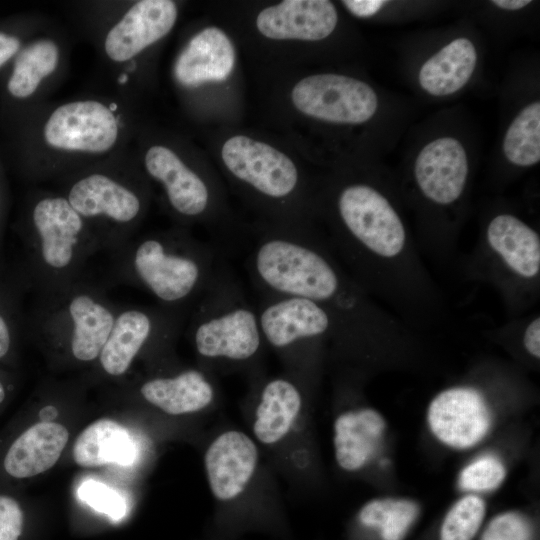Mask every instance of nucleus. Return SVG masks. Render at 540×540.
<instances>
[{
  "label": "nucleus",
  "mask_w": 540,
  "mask_h": 540,
  "mask_svg": "<svg viewBox=\"0 0 540 540\" xmlns=\"http://www.w3.org/2000/svg\"><path fill=\"white\" fill-rule=\"evenodd\" d=\"M246 268L260 294L300 297L323 309L335 355L369 363L418 344L417 331L354 279L327 240L305 228L278 226L259 234Z\"/></svg>",
  "instance_id": "obj_1"
},
{
  "label": "nucleus",
  "mask_w": 540,
  "mask_h": 540,
  "mask_svg": "<svg viewBox=\"0 0 540 540\" xmlns=\"http://www.w3.org/2000/svg\"><path fill=\"white\" fill-rule=\"evenodd\" d=\"M18 168L31 181L57 180L126 150V97L90 95L37 107L14 123Z\"/></svg>",
  "instance_id": "obj_2"
},
{
  "label": "nucleus",
  "mask_w": 540,
  "mask_h": 540,
  "mask_svg": "<svg viewBox=\"0 0 540 540\" xmlns=\"http://www.w3.org/2000/svg\"><path fill=\"white\" fill-rule=\"evenodd\" d=\"M19 253L8 264L26 292L63 289L84 275L88 260L101 251L82 217L58 191L35 190L15 223Z\"/></svg>",
  "instance_id": "obj_3"
},
{
  "label": "nucleus",
  "mask_w": 540,
  "mask_h": 540,
  "mask_svg": "<svg viewBox=\"0 0 540 540\" xmlns=\"http://www.w3.org/2000/svg\"><path fill=\"white\" fill-rule=\"evenodd\" d=\"M109 256L107 285L141 289L158 305L187 312L224 265L214 246L182 227L133 237Z\"/></svg>",
  "instance_id": "obj_4"
},
{
  "label": "nucleus",
  "mask_w": 540,
  "mask_h": 540,
  "mask_svg": "<svg viewBox=\"0 0 540 540\" xmlns=\"http://www.w3.org/2000/svg\"><path fill=\"white\" fill-rule=\"evenodd\" d=\"M60 190L111 253L134 237L147 210L148 180L126 150L59 179Z\"/></svg>",
  "instance_id": "obj_5"
},
{
  "label": "nucleus",
  "mask_w": 540,
  "mask_h": 540,
  "mask_svg": "<svg viewBox=\"0 0 540 540\" xmlns=\"http://www.w3.org/2000/svg\"><path fill=\"white\" fill-rule=\"evenodd\" d=\"M188 336L202 363L214 369H251L266 345L257 308L224 264L189 313Z\"/></svg>",
  "instance_id": "obj_6"
},
{
  "label": "nucleus",
  "mask_w": 540,
  "mask_h": 540,
  "mask_svg": "<svg viewBox=\"0 0 540 540\" xmlns=\"http://www.w3.org/2000/svg\"><path fill=\"white\" fill-rule=\"evenodd\" d=\"M107 287L83 275L63 289L36 294L26 311V333L75 363L96 361L119 308Z\"/></svg>",
  "instance_id": "obj_7"
},
{
  "label": "nucleus",
  "mask_w": 540,
  "mask_h": 540,
  "mask_svg": "<svg viewBox=\"0 0 540 540\" xmlns=\"http://www.w3.org/2000/svg\"><path fill=\"white\" fill-rule=\"evenodd\" d=\"M464 273L493 286L510 318L526 314L540 297L538 231L512 213H497L486 223Z\"/></svg>",
  "instance_id": "obj_8"
},
{
  "label": "nucleus",
  "mask_w": 540,
  "mask_h": 540,
  "mask_svg": "<svg viewBox=\"0 0 540 540\" xmlns=\"http://www.w3.org/2000/svg\"><path fill=\"white\" fill-rule=\"evenodd\" d=\"M256 308L266 347L276 353L287 373L310 386L333 346L326 312L304 298L271 294H261Z\"/></svg>",
  "instance_id": "obj_9"
},
{
  "label": "nucleus",
  "mask_w": 540,
  "mask_h": 540,
  "mask_svg": "<svg viewBox=\"0 0 540 540\" xmlns=\"http://www.w3.org/2000/svg\"><path fill=\"white\" fill-rule=\"evenodd\" d=\"M177 17V5L171 0L125 3L117 13L105 16L97 43L120 95L126 97L139 57L169 34Z\"/></svg>",
  "instance_id": "obj_10"
},
{
  "label": "nucleus",
  "mask_w": 540,
  "mask_h": 540,
  "mask_svg": "<svg viewBox=\"0 0 540 540\" xmlns=\"http://www.w3.org/2000/svg\"><path fill=\"white\" fill-rule=\"evenodd\" d=\"M190 312L160 305H120L109 336L97 358L107 376L120 377L144 353H161L171 347Z\"/></svg>",
  "instance_id": "obj_11"
},
{
  "label": "nucleus",
  "mask_w": 540,
  "mask_h": 540,
  "mask_svg": "<svg viewBox=\"0 0 540 540\" xmlns=\"http://www.w3.org/2000/svg\"><path fill=\"white\" fill-rule=\"evenodd\" d=\"M64 39L57 33H36L21 49L2 82L3 104L12 124L37 108V102L60 77L66 64Z\"/></svg>",
  "instance_id": "obj_12"
},
{
  "label": "nucleus",
  "mask_w": 540,
  "mask_h": 540,
  "mask_svg": "<svg viewBox=\"0 0 540 540\" xmlns=\"http://www.w3.org/2000/svg\"><path fill=\"white\" fill-rule=\"evenodd\" d=\"M493 408L477 382L451 384L438 391L426 410L427 427L441 445L465 451L478 446L493 426Z\"/></svg>",
  "instance_id": "obj_13"
},
{
  "label": "nucleus",
  "mask_w": 540,
  "mask_h": 540,
  "mask_svg": "<svg viewBox=\"0 0 540 540\" xmlns=\"http://www.w3.org/2000/svg\"><path fill=\"white\" fill-rule=\"evenodd\" d=\"M291 97L303 114L331 123L361 124L378 109L377 94L369 84L340 74L305 77L294 86Z\"/></svg>",
  "instance_id": "obj_14"
},
{
  "label": "nucleus",
  "mask_w": 540,
  "mask_h": 540,
  "mask_svg": "<svg viewBox=\"0 0 540 540\" xmlns=\"http://www.w3.org/2000/svg\"><path fill=\"white\" fill-rule=\"evenodd\" d=\"M139 168L148 181L160 187L165 206L181 225L207 217L212 206L211 188L173 148L149 145L140 157Z\"/></svg>",
  "instance_id": "obj_15"
},
{
  "label": "nucleus",
  "mask_w": 540,
  "mask_h": 540,
  "mask_svg": "<svg viewBox=\"0 0 540 540\" xmlns=\"http://www.w3.org/2000/svg\"><path fill=\"white\" fill-rule=\"evenodd\" d=\"M221 155L233 177L263 198L285 201L298 189L299 173L294 162L264 142L233 136L223 144Z\"/></svg>",
  "instance_id": "obj_16"
},
{
  "label": "nucleus",
  "mask_w": 540,
  "mask_h": 540,
  "mask_svg": "<svg viewBox=\"0 0 540 540\" xmlns=\"http://www.w3.org/2000/svg\"><path fill=\"white\" fill-rule=\"evenodd\" d=\"M308 387L287 372L256 380L251 426L257 444L277 447L295 433L305 411Z\"/></svg>",
  "instance_id": "obj_17"
},
{
  "label": "nucleus",
  "mask_w": 540,
  "mask_h": 540,
  "mask_svg": "<svg viewBox=\"0 0 540 540\" xmlns=\"http://www.w3.org/2000/svg\"><path fill=\"white\" fill-rule=\"evenodd\" d=\"M469 161L462 143L451 136L428 142L413 165L416 191L426 205L448 210L458 205L466 191Z\"/></svg>",
  "instance_id": "obj_18"
},
{
  "label": "nucleus",
  "mask_w": 540,
  "mask_h": 540,
  "mask_svg": "<svg viewBox=\"0 0 540 540\" xmlns=\"http://www.w3.org/2000/svg\"><path fill=\"white\" fill-rule=\"evenodd\" d=\"M260 466L257 442L249 434L229 429L216 435L204 454V467L212 496L229 503L244 496Z\"/></svg>",
  "instance_id": "obj_19"
},
{
  "label": "nucleus",
  "mask_w": 540,
  "mask_h": 540,
  "mask_svg": "<svg viewBox=\"0 0 540 540\" xmlns=\"http://www.w3.org/2000/svg\"><path fill=\"white\" fill-rule=\"evenodd\" d=\"M388 425L385 417L370 406L342 410L333 422V450L338 467L348 473L366 469L377 458Z\"/></svg>",
  "instance_id": "obj_20"
},
{
  "label": "nucleus",
  "mask_w": 540,
  "mask_h": 540,
  "mask_svg": "<svg viewBox=\"0 0 540 540\" xmlns=\"http://www.w3.org/2000/svg\"><path fill=\"white\" fill-rule=\"evenodd\" d=\"M138 393L147 403L170 415L204 411L218 397L213 375L203 367L156 374L140 384Z\"/></svg>",
  "instance_id": "obj_21"
},
{
  "label": "nucleus",
  "mask_w": 540,
  "mask_h": 540,
  "mask_svg": "<svg viewBox=\"0 0 540 540\" xmlns=\"http://www.w3.org/2000/svg\"><path fill=\"white\" fill-rule=\"evenodd\" d=\"M336 7L328 0H285L257 16L259 32L274 40L318 41L336 28Z\"/></svg>",
  "instance_id": "obj_22"
},
{
  "label": "nucleus",
  "mask_w": 540,
  "mask_h": 540,
  "mask_svg": "<svg viewBox=\"0 0 540 540\" xmlns=\"http://www.w3.org/2000/svg\"><path fill=\"white\" fill-rule=\"evenodd\" d=\"M234 63L235 49L228 36L217 27H207L190 38L178 53L173 77L182 88L192 89L226 80Z\"/></svg>",
  "instance_id": "obj_23"
},
{
  "label": "nucleus",
  "mask_w": 540,
  "mask_h": 540,
  "mask_svg": "<svg viewBox=\"0 0 540 540\" xmlns=\"http://www.w3.org/2000/svg\"><path fill=\"white\" fill-rule=\"evenodd\" d=\"M69 438L68 430L55 422H40L24 431L11 445L6 472L15 478L41 474L55 465Z\"/></svg>",
  "instance_id": "obj_24"
},
{
  "label": "nucleus",
  "mask_w": 540,
  "mask_h": 540,
  "mask_svg": "<svg viewBox=\"0 0 540 540\" xmlns=\"http://www.w3.org/2000/svg\"><path fill=\"white\" fill-rule=\"evenodd\" d=\"M477 60L474 43L466 37L455 38L423 63L418 82L434 97L454 94L471 79Z\"/></svg>",
  "instance_id": "obj_25"
},
{
  "label": "nucleus",
  "mask_w": 540,
  "mask_h": 540,
  "mask_svg": "<svg viewBox=\"0 0 540 540\" xmlns=\"http://www.w3.org/2000/svg\"><path fill=\"white\" fill-rule=\"evenodd\" d=\"M134 457L135 445L128 430L108 418L99 419L87 426L73 447L74 461L81 467L129 465Z\"/></svg>",
  "instance_id": "obj_26"
},
{
  "label": "nucleus",
  "mask_w": 540,
  "mask_h": 540,
  "mask_svg": "<svg viewBox=\"0 0 540 540\" xmlns=\"http://www.w3.org/2000/svg\"><path fill=\"white\" fill-rule=\"evenodd\" d=\"M420 514L419 504L408 497H376L364 503L358 520L377 531L381 540H404Z\"/></svg>",
  "instance_id": "obj_27"
},
{
  "label": "nucleus",
  "mask_w": 540,
  "mask_h": 540,
  "mask_svg": "<svg viewBox=\"0 0 540 540\" xmlns=\"http://www.w3.org/2000/svg\"><path fill=\"white\" fill-rule=\"evenodd\" d=\"M505 158L518 167L540 161V102L526 105L512 120L503 138Z\"/></svg>",
  "instance_id": "obj_28"
},
{
  "label": "nucleus",
  "mask_w": 540,
  "mask_h": 540,
  "mask_svg": "<svg viewBox=\"0 0 540 540\" xmlns=\"http://www.w3.org/2000/svg\"><path fill=\"white\" fill-rule=\"evenodd\" d=\"M24 293L27 292L8 264L0 272V360L13 353L18 339L26 332Z\"/></svg>",
  "instance_id": "obj_29"
},
{
  "label": "nucleus",
  "mask_w": 540,
  "mask_h": 540,
  "mask_svg": "<svg viewBox=\"0 0 540 540\" xmlns=\"http://www.w3.org/2000/svg\"><path fill=\"white\" fill-rule=\"evenodd\" d=\"M486 510V501L481 495L464 493L446 512L440 540H472L482 526Z\"/></svg>",
  "instance_id": "obj_30"
},
{
  "label": "nucleus",
  "mask_w": 540,
  "mask_h": 540,
  "mask_svg": "<svg viewBox=\"0 0 540 540\" xmlns=\"http://www.w3.org/2000/svg\"><path fill=\"white\" fill-rule=\"evenodd\" d=\"M507 476L505 462L496 454L484 453L467 462L457 476L464 493L482 495L499 488Z\"/></svg>",
  "instance_id": "obj_31"
},
{
  "label": "nucleus",
  "mask_w": 540,
  "mask_h": 540,
  "mask_svg": "<svg viewBox=\"0 0 540 540\" xmlns=\"http://www.w3.org/2000/svg\"><path fill=\"white\" fill-rule=\"evenodd\" d=\"M504 341H515L516 346L533 361L540 359V314L535 311L528 315L510 318L492 333Z\"/></svg>",
  "instance_id": "obj_32"
},
{
  "label": "nucleus",
  "mask_w": 540,
  "mask_h": 540,
  "mask_svg": "<svg viewBox=\"0 0 540 540\" xmlns=\"http://www.w3.org/2000/svg\"><path fill=\"white\" fill-rule=\"evenodd\" d=\"M39 31L36 20L0 23V72L10 66L24 45Z\"/></svg>",
  "instance_id": "obj_33"
},
{
  "label": "nucleus",
  "mask_w": 540,
  "mask_h": 540,
  "mask_svg": "<svg viewBox=\"0 0 540 540\" xmlns=\"http://www.w3.org/2000/svg\"><path fill=\"white\" fill-rule=\"evenodd\" d=\"M533 536V525L526 515L518 511H505L488 522L480 540H533Z\"/></svg>",
  "instance_id": "obj_34"
},
{
  "label": "nucleus",
  "mask_w": 540,
  "mask_h": 540,
  "mask_svg": "<svg viewBox=\"0 0 540 540\" xmlns=\"http://www.w3.org/2000/svg\"><path fill=\"white\" fill-rule=\"evenodd\" d=\"M78 496L93 509L114 521L121 520L126 514L124 498L102 482L84 481L78 489Z\"/></svg>",
  "instance_id": "obj_35"
},
{
  "label": "nucleus",
  "mask_w": 540,
  "mask_h": 540,
  "mask_svg": "<svg viewBox=\"0 0 540 540\" xmlns=\"http://www.w3.org/2000/svg\"><path fill=\"white\" fill-rule=\"evenodd\" d=\"M23 512L16 500L0 496V540H18L22 532Z\"/></svg>",
  "instance_id": "obj_36"
},
{
  "label": "nucleus",
  "mask_w": 540,
  "mask_h": 540,
  "mask_svg": "<svg viewBox=\"0 0 540 540\" xmlns=\"http://www.w3.org/2000/svg\"><path fill=\"white\" fill-rule=\"evenodd\" d=\"M9 209V191L7 182L5 179L3 166L0 162V272L3 271L7 265L8 260L5 254V230Z\"/></svg>",
  "instance_id": "obj_37"
},
{
  "label": "nucleus",
  "mask_w": 540,
  "mask_h": 540,
  "mask_svg": "<svg viewBox=\"0 0 540 540\" xmlns=\"http://www.w3.org/2000/svg\"><path fill=\"white\" fill-rule=\"evenodd\" d=\"M343 5L353 15L361 18H367L378 13L386 4L383 0H345Z\"/></svg>",
  "instance_id": "obj_38"
},
{
  "label": "nucleus",
  "mask_w": 540,
  "mask_h": 540,
  "mask_svg": "<svg viewBox=\"0 0 540 540\" xmlns=\"http://www.w3.org/2000/svg\"><path fill=\"white\" fill-rule=\"evenodd\" d=\"M491 3L502 10L517 11L528 6L531 3V1L529 0H494V1H491Z\"/></svg>",
  "instance_id": "obj_39"
},
{
  "label": "nucleus",
  "mask_w": 540,
  "mask_h": 540,
  "mask_svg": "<svg viewBox=\"0 0 540 540\" xmlns=\"http://www.w3.org/2000/svg\"><path fill=\"white\" fill-rule=\"evenodd\" d=\"M57 413L58 410L52 405L45 406L39 411L42 422H53L52 420L56 418Z\"/></svg>",
  "instance_id": "obj_40"
},
{
  "label": "nucleus",
  "mask_w": 540,
  "mask_h": 540,
  "mask_svg": "<svg viewBox=\"0 0 540 540\" xmlns=\"http://www.w3.org/2000/svg\"><path fill=\"white\" fill-rule=\"evenodd\" d=\"M7 394V387L5 382L0 379V404L4 401Z\"/></svg>",
  "instance_id": "obj_41"
}]
</instances>
